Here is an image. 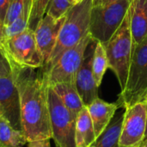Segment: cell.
I'll list each match as a JSON object with an SVG mask.
<instances>
[{
    "mask_svg": "<svg viewBox=\"0 0 147 147\" xmlns=\"http://www.w3.org/2000/svg\"><path fill=\"white\" fill-rule=\"evenodd\" d=\"M2 117V114H1V112H0V118Z\"/></svg>",
    "mask_w": 147,
    "mask_h": 147,
    "instance_id": "34",
    "label": "cell"
},
{
    "mask_svg": "<svg viewBox=\"0 0 147 147\" xmlns=\"http://www.w3.org/2000/svg\"><path fill=\"white\" fill-rule=\"evenodd\" d=\"M28 142L23 132L14 128L4 118H0V147H22Z\"/></svg>",
    "mask_w": 147,
    "mask_h": 147,
    "instance_id": "17",
    "label": "cell"
},
{
    "mask_svg": "<svg viewBox=\"0 0 147 147\" xmlns=\"http://www.w3.org/2000/svg\"><path fill=\"white\" fill-rule=\"evenodd\" d=\"M12 68L11 65L5 56L3 50H0V77L3 76H8L11 74Z\"/></svg>",
    "mask_w": 147,
    "mask_h": 147,
    "instance_id": "24",
    "label": "cell"
},
{
    "mask_svg": "<svg viewBox=\"0 0 147 147\" xmlns=\"http://www.w3.org/2000/svg\"><path fill=\"white\" fill-rule=\"evenodd\" d=\"M50 0H31L28 28L35 29L36 26L45 16Z\"/></svg>",
    "mask_w": 147,
    "mask_h": 147,
    "instance_id": "21",
    "label": "cell"
},
{
    "mask_svg": "<svg viewBox=\"0 0 147 147\" xmlns=\"http://www.w3.org/2000/svg\"><path fill=\"white\" fill-rule=\"evenodd\" d=\"M31 0H11L3 22L4 27L14 22L30 3Z\"/></svg>",
    "mask_w": 147,
    "mask_h": 147,
    "instance_id": "23",
    "label": "cell"
},
{
    "mask_svg": "<svg viewBox=\"0 0 147 147\" xmlns=\"http://www.w3.org/2000/svg\"><path fill=\"white\" fill-rule=\"evenodd\" d=\"M140 147H147V140L146 141H145V142H143Z\"/></svg>",
    "mask_w": 147,
    "mask_h": 147,
    "instance_id": "31",
    "label": "cell"
},
{
    "mask_svg": "<svg viewBox=\"0 0 147 147\" xmlns=\"http://www.w3.org/2000/svg\"><path fill=\"white\" fill-rule=\"evenodd\" d=\"M71 3H72V2H71Z\"/></svg>",
    "mask_w": 147,
    "mask_h": 147,
    "instance_id": "35",
    "label": "cell"
},
{
    "mask_svg": "<svg viewBox=\"0 0 147 147\" xmlns=\"http://www.w3.org/2000/svg\"><path fill=\"white\" fill-rule=\"evenodd\" d=\"M51 87L67 109L77 119L78 114L85 106L77 90L76 85L70 83H59L53 84Z\"/></svg>",
    "mask_w": 147,
    "mask_h": 147,
    "instance_id": "16",
    "label": "cell"
},
{
    "mask_svg": "<svg viewBox=\"0 0 147 147\" xmlns=\"http://www.w3.org/2000/svg\"><path fill=\"white\" fill-rule=\"evenodd\" d=\"M28 147H51L50 140H43L28 142Z\"/></svg>",
    "mask_w": 147,
    "mask_h": 147,
    "instance_id": "26",
    "label": "cell"
},
{
    "mask_svg": "<svg viewBox=\"0 0 147 147\" xmlns=\"http://www.w3.org/2000/svg\"><path fill=\"white\" fill-rule=\"evenodd\" d=\"M116 0H92L93 6H99V5H104L110 3L112 2H115Z\"/></svg>",
    "mask_w": 147,
    "mask_h": 147,
    "instance_id": "27",
    "label": "cell"
},
{
    "mask_svg": "<svg viewBox=\"0 0 147 147\" xmlns=\"http://www.w3.org/2000/svg\"><path fill=\"white\" fill-rule=\"evenodd\" d=\"M92 6V0H83L71 7L65 15L50 59L42 67V71H47L52 67L65 51L78 44L89 34Z\"/></svg>",
    "mask_w": 147,
    "mask_h": 147,
    "instance_id": "2",
    "label": "cell"
},
{
    "mask_svg": "<svg viewBox=\"0 0 147 147\" xmlns=\"http://www.w3.org/2000/svg\"><path fill=\"white\" fill-rule=\"evenodd\" d=\"M3 52L11 65L20 68H42L44 62L37 47L34 30L27 28L3 42Z\"/></svg>",
    "mask_w": 147,
    "mask_h": 147,
    "instance_id": "6",
    "label": "cell"
},
{
    "mask_svg": "<svg viewBox=\"0 0 147 147\" xmlns=\"http://www.w3.org/2000/svg\"><path fill=\"white\" fill-rule=\"evenodd\" d=\"M0 112L14 128L22 130L20 97L12 72L0 77Z\"/></svg>",
    "mask_w": 147,
    "mask_h": 147,
    "instance_id": "11",
    "label": "cell"
},
{
    "mask_svg": "<svg viewBox=\"0 0 147 147\" xmlns=\"http://www.w3.org/2000/svg\"><path fill=\"white\" fill-rule=\"evenodd\" d=\"M3 42L1 41V40H0V50H3Z\"/></svg>",
    "mask_w": 147,
    "mask_h": 147,
    "instance_id": "32",
    "label": "cell"
},
{
    "mask_svg": "<svg viewBox=\"0 0 147 147\" xmlns=\"http://www.w3.org/2000/svg\"><path fill=\"white\" fill-rule=\"evenodd\" d=\"M130 22L131 9L129 8L120 28L104 45L109 60V68L115 72L121 90L125 89L127 84L134 52V41Z\"/></svg>",
    "mask_w": 147,
    "mask_h": 147,
    "instance_id": "3",
    "label": "cell"
},
{
    "mask_svg": "<svg viewBox=\"0 0 147 147\" xmlns=\"http://www.w3.org/2000/svg\"><path fill=\"white\" fill-rule=\"evenodd\" d=\"M72 5L71 0H50L46 14L54 19H60L66 15Z\"/></svg>",
    "mask_w": 147,
    "mask_h": 147,
    "instance_id": "22",
    "label": "cell"
},
{
    "mask_svg": "<svg viewBox=\"0 0 147 147\" xmlns=\"http://www.w3.org/2000/svg\"><path fill=\"white\" fill-rule=\"evenodd\" d=\"M30 3L24 9L22 13L10 24L7 25L3 28V36L4 40L9 39L13 36H16L24 31L28 27L29 21V13H30ZM3 40V41H4Z\"/></svg>",
    "mask_w": 147,
    "mask_h": 147,
    "instance_id": "20",
    "label": "cell"
},
{
    "mask_svg": "<svg viewBox=\"0 0 147 147\" xmlns=\"http://www.w3.org/2000/svg\"><path fill=\"white\" fill-rule=\"evenodd\" d=\"M123 115H118L90 147H119L118 140L122 125Z\"/></svg>",
    "mask_w": 147,
    "mask_h": 147,
    "instance_id": "18",
    "label": "cell"
},
{
    "mask_svg": "<svg viewBox=\"0 0 147 147\" xmlns=\"http://www.w3.org/2000/svg\"><path fill=\"white\" fill-rule=\"evenodd\" d=\"M109 68V60L107 57L106 49L103 44L96 41L93 59H92V71L96 83L100 87L106 71Z\"/></svg>",
    "mask_w": 147,
    "mask_h": 147,
    "instance_id": "19",
    "label": "cell"
},
{
    "mask_svg": "<svg viewBox=\"0 0 147 147\" xmlns=\"http://www.w3.org/2000/svg\"><path fill=\"white\" fill-rule=\"evenodd\" d=\"M20 97L21 128L28 143L52 139L48 87L43 73L11 65Z\"/></svg>",
    "mask_w": 147,
    "mask_h": 147,
    "instance_id": "1",
    "label": "cell"
},
{
    "mask_svg": "<svg viewBox=\"0 0 147 147\" xmlns=\"http://www.w3.org/2000/svg\"><path fill=\"white\" fill-rule=\"evenodd\" d=\"M91 40L92 38L89 34L78 44L65 51L52 67L47 71H42L43 76L49 86L59 83L75 84L78 71Z\"/></svg>",
    "mask_w": 147,
    "mask_h": 147,
    "instance_id": "7",
    "label": "cell"
},
{
    "mask_svg": "<svg viewBox=\"0 0 147 147\" xmlns=\"http://www.w3.org/2000/svg\"><path fill=\"white\" fill-rule=\"evenodd\" d=\"M125 109L118 146L140 147L145 139L146 127V102H141Z\"/></svg>",
    "mask_w": 147,
    "mask_h": 147,
    "instance_id": "9",
    "label": "cell"
},
{
    "mask_svg": "<svg viewBox=\"0 0 147 147\" xmlns=\"http://www.w3.org/2000/svg\"><path fill=\"white\" fill-rule=\"evenodd\" d=\"M96 140L92 121L87 107H84L76 119L75 141L77 147H90Z\"/></svg>",
    "mask_w": 147,
    "mask_h": 147,
    "instance_id": "15",
    "label": "cell"
},
{
    "mask_svg": "<svg viewBox=\"0 0 147 147\" xmlns=\"http://www.w3.org/2000/svg\"><path fill=\"white\" fill-rule=\"evenodd\" d=\"M133 0H116L108 4L92 6L89 34L105 45L123 22Z\"/></svg>",
    "mask_w": 147,
    "mask_h": 147,
    "instance_id": "5",
    "label": "cell"
},
{
    "mask_svg": "<svg viewBox=\"0 0 147 147\" xmlns=\"http://www.w3.org/2000/svg\"><path fill=\"white\" fill-rule=\"evenodd\" d=\"M65 18V16L60 19H54L49 15L45 14L34 29L37 47L44 62L43 67L50 59Z\"/></svg>",
    "mask_w": 147,
    "mask_h": 147,
    "instance_id": "12",
    "label": "cell"
},
{
    "mask_svg": "<svg viewBox=\"0 0 147 147\" xmlns=\"http://www.w3.org/2000/svg\"><path fill=\"white\" fill-rule=\"evenodd\" d=\"M3 28H4V25L3 22L0 20V40L2 42H3L4 40V36H3Z\"/></svg>",
    "mask_w": 147,
    "mask_h": 147,
    "instance_id": "28",
    "label": "cell"
},
{
    "mask_svg": "<svg viewBox=\"0 0 147 147\" xmlns=\"http://www.w3.org/2000/svg\"><path fill=\"white\" fill-rule=\"evenodd\" d=\"M83 0H71V2H72V4H76V3H80V2H82Z\"/></svg>",
    "mask_w": 147,
    "mask_h": 147,
    "instance_id": "30",
    "label": "cell"
},
{
    "mask_svg": "<svg viewBox=\"0 0 147 147\" xmlns=\"http://www.w3.org/2000/svg\"><path fill=\"white\" fill-rule=\"evenodd\" d=\"M147 140V120H146V133H145V139H144V141H146Z\"/></svg>",
    "mask_w": 147,
    "mask_h": 147,
    "instance_id": "29",
    "label": "cell"
},
{
    "mask_svg": "<svg viewBox=\"0 0 147 147\" xmlns=\"http://www.w3.org/2000/svg\"><path fill=\"white\" fill-rule=\"evenodd\" d=\"M48 106L52 139L56 147H77L75 141L76 118L64 105L51 86L48 87Z\"/></svg>",
    "mask_w": 147,
    "mask_h": 147,
    "instance_id": "8",
    "label": "cell"
},
{
    "mask_svg": "<svg viewBox=\"0 0 147 147\" xmlns=\"http://www.w3.org/2000/svg\"><path fill=\"white\" fill-rule=\"evenodd\" d=\"M96 40H93L90 42L83 63L78 71L75 85L77 90L85 107L89 106L98 97V86L93 76L92 59Z\"/></svg>",
    "mask_w": 147,
    "mask_h": 147,
    "instance_id": "10",
    "label": "cell"
},
{
    "mask_svg": "<svg viewBox=\"0 0 147 147\" xmlns=\"http://www.w3.org/2000/svg\"><path fill=\"white\" fill-rule=\"evenodd\" d=\"M119 108L120 107L117 102L109 103L100 98H97L87 106L96 139H98L108 128Z\"/></svg>",
    "mask_w": 147,
    "mask_h": 147,
    "instance_id": "13",
    "label": "cell"
},
{
    "mask_svg": "<svg viewBox=\"0 0 147 147\" xmlns=\"http://www.w3.org/2000/svg\"><path fill=\"white\" fill-rule=\"evenodd\" d=\"M130 9V24L134 47L147 37V0H133Z\"/></svg>",
    "mask_w": 147,
    "mask_h": 147,
    "instance_id": "14",
    "label": "cell"
},
{
    "mask_svg": "<svg viewBox=\"0 0 147 147\" xmlns=\"http://www.w3.org/2000/svg\"><path fill=\"white\" fill-rule=\"evenodd\" d=\"M145 102H146V104H147V96H146V100H145Z\"/></svg>",
    "mask_w": 147,
    "mask_h": 147,
    "instance_id": "33",
    "label": "cell"
},
{
    "mask_svg": "<svg viewBox=\"0 0 147 147\" xmlns=\"http://www.w3.org/2000/svg\"><path fill=\"white\" fill-rule=\"evenodd\" d=\"M147 96V37L134 47L125 89L121 91L117 103L127 109L145 102Z\"/></svg>",
    "mask_w": 147,
    "mask_h": 147,
    "instance_id": "4",
    "label": "cell"
},
{
    "mask_svg": "<svg viewBox=\"0 0 147 147\" xmlns=\"http://www.w3.org/2000/svg\"><path fill=\"white\" fill-rule=\"evenodd\" d=\"M11 0H0V20L3 22Z\"/></svg>",
    "mask_w": 147,
    "mask_h": 147,
    "instance_id": "25",
    "label": "cell"
}]
</instances>
